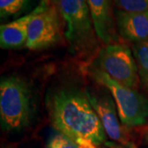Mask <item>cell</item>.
I'll list each match as a JSON object with an SVG mask.
<instances>
[{"mask_svg":"<svg viewBox=\"0 0 148 148\" xmlns=\"http://www.w3.org/2000/svg\"><path fill=\"white\" fill-rule=\"evenodd\" d=\"M50 117L57 131L76 143L86 141L100 146L106 133L87 96L77 90L63 89L53 95Z\"/></svg>","mask_w":148,"mask_h":148,"instance_id":"6da1fadb","label":"cell"},{"mask_svg":"<svg viewBox=\"0 0 148 148\" xmlns=\"http://www.w3.org/2000/svg\"><path fill=\"white\" fill-rule=\"evenodd\" d=\"M64 24L69 51L80 58L90 57L101 49L87 0H53Z\"/></svg>","mask_w":148,"mask_h":148,"instance_id":"7a4b0ae2","label":"cell"},{"mask_svg":"<svg viewBox=\"0 0 148 148\" xmlns=\"http://www.w3.org/2000/svg\"><path fill=\"white\" fill-rule=\"evenodd\" d=\"M29 86L18 76L2 78L0 82V120L5 131H16L30 123L32 112Z\"/></svg>","mask_w":148,"mask_h":148,"instance_id":"3957f363","label":"cell"},{"mask_svg":"<svg viewBox=\"0 0 148 148\" xmlns=\"http://www.w3.org/2000/svg\"><path fill=\"white\" fill-rule=\"evenodd\" d=\"M93 78L110 92L116 104L119 118L126 127L144 125L148 120V98L138 90L119 83L98 68L90 71Z\"/></svg>","mask_w":148,"mask_h":148,"instance_id":"277c9868","label":"cell"},{"mask_svg":"<svg viewBox=\"0 0 148 148\" xmlns=\"http://www.w3.org/2000/svg\"><path fill=\"white\" fill-rule=\"evenodd\" d=\"M36 12L29 26L26 47L40 50L58 44L64 35V24L60 14L51 0H40Z\"/></svg>","mask_w":148,"mask_h":148,"instance_id":"5b68a950","label":"cell"},{"mask_svg":"<svg viewBox=\"0 0 148 148\" xmlns=\"http://www.w3.org/2000/svg\"><path fill=\"white\" fill-rule=\"evenodd\" d=\"M98 69L111 78L131 89L138 90V68L131 48L126 44L117 43L101 48L97 54Z\"/></svg>","mask_w":148,"mask_h":148,"instance_id":"8992f818","label":"cell"},{"mask_svg":"<svg viewBox=\"0 0 148 148\" xmlns=\"http://www.w3.org/2000/svg\"><path fill=\"white\" fill-rule=\"evenodd\" d=\"M97 37L103 45L121 43L117 30L114 0H87Z\"/></svg>","mask_w":148,"mask_h":148,"instance_id":"52a82bcc","label":"cell"},{"mask_svg":"<svg viewBox=\"0 0 148 148\" xmlns=\"http://www.w3.org/2000/svg\"><path fill=\"white\" fill-rule=\"evenodd\" d=\"M86 95L99 117L106 135L114 142L128 146L127 134L122 126L123 123H120L119 118H118L119 114L114 100H112L109 95H95L88 90Z\"/></svg>","mask_w":148,"mask_h":148,"instance_id":"ba28073f","label":"cell"},{"mask_svg":"<svg viewBox=\"0 0 148 148\" xmlns=\"http://www.w3.org/2000/svg\"><path fill=\"white\" fill-rule=\"evenodd\" d=\"M117 30L121 39L132 44L148 40V12H127L115 10Z\"/></svg>","mask_w":148,"mask_h":148,"instance_id":"9c48e42d","label":"cell"},{"mask_svg":"<svg viewBox=\"0 0 148 148\" xmlns=\"http://www.w3.org/2000/svg\"><path fill=\"white\" fill-rule=\"evenodd\" d=\"M36 8L29 14L0 27V45L2 49H18L27 46L29 26Z\"/></svg>","mask_w":148,"mask_h":148,"instance_id":"30bf717a","label":"cell"},{"mask_svg":"<svg viewBox=\"0 0 148 148\" xmlns=\"http://www.w3.org/2000/svg\"><path fill=\"white\" fill-rule=\"evenodd\" d=\"M132 50L138 68L140 84L148 94V40L132 44Z\"/></svg>","mask_w":148,"mask_h":148,"instance_id":"8fae6325","label":"cell"},{"mask_svg":"<svg viewBox=\"0 0 148 148\" xmlns=\"http://www.w3.org/2000/svg\"><path fill=\"white\" fill-rule=\"evenodd\" d=\"M116 9L127 12H148V0H114Z\"/></svg>","mask_w":148,"mask_h":148,"instance_id":"7c38bea8","label":"cell"},{"mask_svg":"<svg viewBox=\"0 0 148 148\" xmlns=\"http://www.w3.org/2000/svg\"><path fill=\"white\" fill-rule=\"evenodd\" d=\"M29 0H0L1 17H8L21 12L28 3Z\"/></svg>","mask_w":148,"mask_h":148,"instance_id":"4fadbf2b","label":"cell"},{"mask_svg":"<svg viewBox=\"0 0 148 148\" xmlns=\"http://www.w3.org/2000/svg\"><path fill=\"white\" fill-rule=\"evenodd\" d=\"M46 148H79V146L69 137L58 132L49 138Z\"/></svg>","mask_w":148,"mask_h":148,"instance_id":"5bb4252c","label":"cell"},{"mask_svg":"<svg viewBox=\"0 0 148 148\" xmlns=\"http://www.w3.org/2000/svg\"><path fill=\"white\" fill-rule=\"evenodd\" d=\"M77 144L79 146V148H93L95 145L90 142H86V141H80L77 142Z\"/></svg>","mask_w":148,"mask_h":148,"instance_id":"9a60e30c","label":"cell"},{"mask_svg":"<svg viewBox=\"0 0 148 148\" xmlns=\"http://www.w3.org/2000/svg\"><path fill=\"white\" fill-rule=\"evenodd\" d=\"M145 140H146V142L148 143V130L146 132V133H145Z\"/></svg>","mask_w":148,"mask_h":148,"instance_id":"2e32d148","label":"cell"},{"mask_svg":"<svg viewBox=\"0 0 148 148\" xmlns=\"http://www.w3.org/2000/svg\"><path fill=\"white\" fill-rule=\"evenodd\" d=\"M127 148H136L135 147H133V146H130V145H128L127 146Z\"/></svg>","mask_w":148,"mask_h":148,"instance_id":"e0dca14e","label":"cell"},{"mask_svg":"<svg viewBox=\"0 0 148 148\" xmlns=\"http://www.w3.org/2000/svg\"><path fill=\"white\" fill-rule=\"evenodd\" d=\"M104 148H107V147H104ZM109 148H119V147H109Z\"/></svg>","mask_w":148,"mask_h":148,"instance_id":"ac0fdd59","label":"cell"},{"mask_svg":"<svg viewBox=\"0 0 148 148\" xmlns=\"http://www.w3.org/2000/svg\"><path fill=\"white\" fill-rule=\"evenodd\" d=\"M5 148H12L11 147H5Z\"/></svg>","mask_w":148,"mask_h":148,"instance_id":"d6986e66","label":"cell"},{"mask_svg":"<svg viewBox=\"0 0 148 148\" xmlns=\"http://www.w3.org/2000/svg\"><path fill=\"white\" fill-rule=\"evenodd\" d=\"M93 148H97V147H96V146H95V147H93Z\"/></svg>","mask_w":148,"mask_h":148,"instance_id":"ffe728a7","label":"cell"},{"mask_svg":"<svg viewBox=\"0 0 148 148\" xmlns=\"http://www.w3.org/2000/svg\"><path fill=\"white\" fill-rule=\"evenodd\" d=\"M51 1H53V0H51Z\"/></svg>","mask_w":148,"mask_h":148,"instance_id":"44dd1931","label":"cell"}]
</instances>
